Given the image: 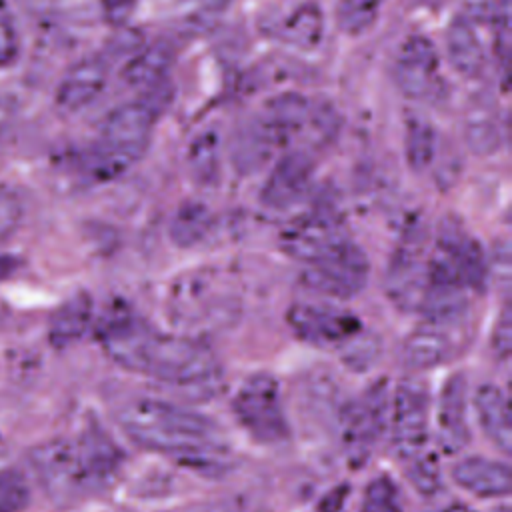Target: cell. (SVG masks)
I'll list each match as a JSON object with an SVG mask.
<instances>
[{"label": "cell", "instance_id": "cell-25", "mask_svg": "<svg viewBox=\"0 0 512 512\" xmlns=\"http://www.w3.org/2000/svg\"><path fill=\"white\" fill-rule=\"evenodd\" d=\"M92 322V298L86 292H78L64 300L52 314L48 324L50 342L58 348L70 346L80 340Z\"/></svg>", "mask_w": 512, "mask_h": 512}, {"label": "cell", "instance_id": "cell-26", "mask_svg": "<svg viewBox=\"0 0 512 512\" xmlns=\"http://www.w3.org/2000/svg\"><path fill=\"white\" fill-rule=\"evenodd\" d=\"M188 172L200 186H216L222 172V140L214 128H204L190 138L186 150Z\"/></svg>", "mask_w": 512, "mask_h": 512}, {"label": "cell", "instance_id": "cell-37", "mask_svg": "<svg viewBox=\"0 0 512 512\" xmlns=\"http://www.w3.org/2000/svg\"><path fill=\"white\" fill-rule=\"evenodd\" d=\"M18 54V36L14 24L6 14L0 12V68L14 62Z\"/></svg>", "mask_w": 512, "mask_h": 512}, {"label": "cell", "instance_id": "cell-13", "mask_svg": "<svg viewBox=\"0 0 512 512\" xmlns=\"http://www.w3.org/2000/svg\"><path fill=\"white\" fill-rule=\"evenodd\" d=\"M428 256L422 232L412 230L394 250L386 274V294L404 312H418L426 282H428Z\"/></svg>", "mask_w": 512, "mask_h": 512}, {"label": "cell", "instance_id": "cell-15", "mask_svg": "<svg viewBox=\"0 0 512 512\" xmlns=\"http://www.w3.org/2000/svg\"><path fill=\"white\" fill-rule=\"evenodd\" d=\"M464 322L422 320L402 342V362L414 370H430L450 362L462 348Z\"/></svg>", "mask_w": 512, "mask_h": 512}, {"label": "cell", "instance_id": "cell-4", "mask_svg": "<svg viewBox=\"0 0 512 512\" xmlns=\"http://www.w3.org/2000/svg\"><path fill=\"white\" fill-rule=\"evenodd\" d=\"M30 462L44 492L60 504L100 490L76 440L56 438L36 446Z\"/></svg>", "mask_w": 512, "mask_h": 512}, {"label": "cell", "instance_id": "cell-21", "mask_svg": "<svg viewBox=\"0 0 512 512\" xmlns=\"http://www.w3.org/2000/svg\"><path fill=\"white\" fill-rule=\"evenodd\" d=\"M450 474L460 488L478 498H502L510 494L512 474L506 462L484 456H466L452 466Z\"/></svg>", "mask_w": 512, "mask_h": 512}, {"label": "cell", "instance_id": "cell-5", "mask_svg": "<svg viewBox=\"0 0 512 512\" xmlns=\"http://www.w3.org/2000/svg\"><path fill=\"white\" fill-rule=\"evenodd\" d=\"M232 410L242 428L260 444H280L290 436L280 384L266 372L244 380L232 398Z\"/></svg>", "mask_w": 512, "mask_h": 512}, {"label": "cell", "instance_id": "cell-36", "mask_svg": "<svg viewBox=\"0 0 512 512\" xmlns=\"http://www.w3.org/2000/svg\"><path fill=\"white\" fill-rule=\"evenodd\" d=\"M510 344H512V318H510V306L504 304L500 310V316L496 320L494 334H492V346H494L496 356L508 358Z\"/></svg>", "mask_w": 512, "mask_h": 512}, {"label": "cell", "instance_id": "cell-24", "mask_svg": "<svg viewBox=\"0 0 512 512\" xmlns=\"http://www.w3.org/2000/svg\"><path fill=\"white\" fill-rule=\"evenodd\" d=\"M172 64V50L166 44H150L136 50L122 68V80L136 90H150L162 84Z\"/></svg>", "mask_w": 512, "mask_h": 512}, {"label": "cell", "instance_id": "cell-10", "mask_svg": "<svg viewBox=\"0 0 512 512\" xmlns=\"http://www.w3.org/2000/svg\"><path fill=\"white\" fill-rule=\"evenodd\" d=\"M290 330L314 346L344 348L362 332V322L346 308L328 302H296L286 312Z\"/></svg>", "mask_w": 512, "mask_h": 512}, {"label": "cell", "instance_id": "cell-17", "mask_svg": "<svg viewBox=\"0 0 512 512\" xmlns=\"http://www.w3.org/2000/svg\"><path fill=\"white\" fill-rule=\"evenodd\" d=\"M446 58L462 78H480L488 66V46L480 32V22L470 14H456L446 26Z\"/></svg>", "mask_w": 512, "mask_h": 512}, {"label": "cell", "instance_id": "cell-23", "mask_svg": "<svg viewBox=\"0 0 512 512\" xmlns=\"http://www.w3.org/2000/svg\"><path fill=\"white\" fill-rule=\"evenodd\" d=\"M474 410L486 438L504 454L512 452V426L508 396L496 384H482L474 392Z\"/></svg>", "mask_w": 512, "mask_h": 512}, {"label": "cell", "instance_id": "cell-18", "mask_svg": "<svg viewBox=\"0 0 512 512\" xmlns=\"http://www.w3.org/2000/svg\"><path fill=\"white\" fill-rule=\"evenodd\" d=\"M108 64L100 56L82 58L72 64L56 88V106L66 114L88 108L106 88Z\"/></svg>", "mask_w": 512, "mask_h": 512}, {"label": "cell", "instance_id": "cell-29", "mask_svg": "<svg viewBox=\"0 0 512 512\" xmlns=\"http://www.w3.org/2000/svg\"><path fill=\"white\" fill-rule=\"evenodd\" d=\"M386 0H336V24L346 36L366 34L378 20Z\"/></svg>", "mask_w": 512, "mask_h": 512}, {"label": "cell", "instance_id": "cell-40", "mask_svg": "<svg viewBox=\"0 0 512 512\" xmlns=\"http://www.w3.org/2000/svg\"><path fill=\"white\" fill-rule=\"evenodd\" d=\"M432 512H476V510H472V508L466 506V504L454 502V504H446V506H442V508H436V510H432Z\"/></svg>", "mask_w": 512, "mask_h": 512}, {"label": "cell", "instance_id": "cell-27", "mask_svg": "<svg viewBox=\"0 0 512 512\" xmlns=\"http://www.w3.org/2000/svg\"><path fill=\"white\" fill-rule=\"evenodd\" d=\"M212 228V212L204 202H182L168 224V236L178 248H192L200 244Z\"/></svg>", "mask_w": 512, "mask_h": 512}, {"label": "cell", "instance_id": "cell-8", "mask_svg": "<svg viewBox=\"0 0 512 512\" xmlns=\"http://www.w3.org/2000/svg\"><path fill=\"white\" fill-rule=\"evenodd\" d=\"M430 394L422 380L402 378L390 406V434L400 458L406 462L424 454L428 442Z\"/></svg>", "mask_w": 512, "mask_h": 512}, {"label": "cell", "instance_id": "cell-31", "mask_svg": "<svg viewBox=\"0 0 512 512\" xmlns=\"http://www.w3.org/2000/svg\"><path fill=\"white\" fill-rule=\"evenodd\" d=\"M360 512H402V500L396 482L386 474L372 478L364 488Z\"/></svg>", "mask_w": 512, "mask_h": 512}, {"label": "cell", "instance_id": "cell-28", "mask_svg": "<svg viewBox=\"0 0 512 512\" xmlns=\"http://www.w3.org/2000/svg\"><path fill=\"white\" fill-rule=\"evenodd\" d=\"M438 148V134L434 124L420 114H412L404 124V156L412 172L430 168Z\"/></svg>", "mask_w": 512, "mask_h": 512}, {"label": "cell", "instance_id": "cell-35", "mask_svg": "<svg viewBox=\"0 0 512 512\" xmlns=\"http://www.w3.org/2000/svg\"><path fill=\"white\" fill-rule=\"evenodd\" d=\"M98 8H100V16L112 24V26H126L128 20L132 18L138 0H96Z\"/></svg>", "mask_w": 512, "mask_h": 512}, {"label": "cell", "instance_id": "cell-12", "mask_svg": "<svg viewBox=\"0 0 512 512\" xmlns=\"http://www.w3.org/2000/svg\"><path fill=\"white\" fill-rule=\"evenodd\" d=\"M388 396L382 382L372 384L360 396L348 402L340 416L342 440L352 462H362L374 444L378 442L382 430L386 428Z\"/></svg>", "mask_w": 512, "mask_h": 512}, {"label": "cell", "instance_id": "cell-20", "mask_svg": "<svg viewBox=\"0 0 512 512\" xmlns=\"http://www.w3.org/2000/svg\"><path fill=\"white\" fill-rule=\"evenodd\" d=\"M466 378L452 374L438 398V440L446 452H458L470 440L468 418H466Z\"/></svg>", "mask_w": 512, "mask_h": 512}, {"label": "cell", "instance_id": "cell-32", "mask_svg": "<svg viewBox=\"0 0 512 512\" xmlns=\"http://www.w3.org/2000/svg\"><path fill=\"white\" fill-rule=\"evenodd\" d=\"M30 502L26 478L12 468L0 470V512H22Z\"/></svg>", "mask_w": 512, "mask_h": 512}, {"label": "cell", "instance_id": "cell-2", "mask_svg": "<svg viewBox=\"0 0 512 512\" xmlns=\"http://www.w3.org/2000/svg\"><path fill=\"white\" fill-rule=\"evenodd\" d=\"M116 420L134 444L196 470L222 472L228 464V442L222 428L180 404L138 396L118 408Z\"/></svg>", "mask_w": 512, "mask_h": 512}, {"label": "cell", "instance_id": "cell-34", "mask_svg": "<svg viewBox=\"0 0 512 512\" xmlns=\"http://www.w3.org/2000/svg\"><path fill=\"white\" fill-rule=\"evenodd\" d=\"M22 214L24 210L18 194L8 186H0V246L16 234Z\"/></svg>", "mask_w": 512, "mask_h": 512}, {"label": "cell", "instance_id": "cell-9", "mask_svg": "<svg viewBox=\"0 0 512 512\" xmlns=\"http://www.w3.org/2000/svg\"><path fill=\"white\" fill-rule=\"evenodd\" d=\"M392 74L398 90L416 102H432L442 94L440 54L424 34H410L398 46Z\"/></svg>", "mask_w": 512, "mask_h": 512}, {"label": "cell", "instance_id": "cell-16", "mask_svg": "<svg viewBox=\"0 0 512 512\" xmlns=\"http://www.w3.org/2000/svg\"><path fill=\"white\" fill-rule=\"evenodd\" d=\"M312 100L296 90L280 92L268 98L260 112L254 114V120L274 144L276 150L290 148L294 142L300 140L308 114H310Z\"/></svg>", "mask_w": 512, "mask_h": 512}, {"label": "cell", "instance_id": "cell-39", "mask_svg": "<svg viewBox=\"0 0 512 512\" xmlns=\"http://www.w3.org/2000/svg\"><path fill=\"white\" fill-rule=\"evenodd\" d=\"M12 118H14V100L6 90L0 88V136L8 130Z\"/></svg>", "mask_w": 512, "mask_h": 512}, {"label": "cell", "instance_id": "cell-1", "mask_svg": "<svg viewBox=\"0 0 512 512\" xmlns=\"http://www.w3.org/2000/svg\"><path fill=\"white\" fill-rule=\"evenodd\" d=\"M98 338L116 364L164 386L210 390L220 380V362L204 342L162 334L124 304L104 312Z\"/></svg>", "mask_w": 512, "mask_h": 512}, {"label": "cell", "instance_id": "cell-19", "mask_svg": "<svg viewBox=\"0 0 512 512\" xmlns=\"http://www.w3.org/2000/svg\"><path fill=\"white\" fill-rule=\"evenodd\" d=\"M220 298L216 290V278L210 270H196L180 276L174 282L170 294V308L172 316L184 324L202 322V318H210L220 314Z\"/></svg>", "mask_w": 512, "mask_h": 512}, {"label": "cell", "instance_id": "cell-6", "mask_svg": "<svg viewBox=\"0 0 512 512\" xmlns=\"http://www.w3.org/2000/svg\"><path fill=\"white\" fill-rule=\"evenodd\" d=\"M368 278L370 260L352 240L322 256L320 260L302 264L300 272V282L306 290L336 300L358 296L364 290Z\"/></svg>", "mask_w": 512, "mask_h": 512}, {"label": "cell", "instance_id": "cell-30", "mask_svg": "<svg viewBox=\"0 0 512 512\" xmlns=\"http://www.w3.org/2000/svg\"><path fill=\"white\" fill-rule=\"evenodd\" d=\"M228 0H180L176 6V22L182 30L200 34L214 28L224 16Z\"/></svg>", "mask_w": 512, "mask_h": 512}, {"label": "cell", "instance_id": "cell-11", "mask_svg": "<svg viewBox=\"0 0 512 512\" xmlns=\"http://www.w3.org/2000/svg\"><path fill=\"white\" fill-rule=\"evenodd\" d=\"M342 218L330 210H312L292 220L280 234V248L300 264H310L346 244Z\"/></svg>", "mask_w": 512, "mask_h": 512}, {"label": "cell", "instance_id": "cell-3", "mask_svg": "<svg viewBox=\"0 0 512 512\" xmlns=\"http://www.w3.org/2000/svg\"><path fill=\"white\" fill-rule=\"evenodd\" d=\"M156 112L142 100L124 102L110 110L100 128L94 160L104 176H118L142 158L152 138Z\"/></svg>", "mask_w": 512, "mask_h": 512}, {"label": "cell", "instance_id": "cell-38", "mask_svg": "<svg viewBox=\"0 0 512 512\" xmlns=\"http://www.w3.org/2000/svg\"><path fill=\"white\" fill-rule=\"evenodd\" d=\"M344 500H346V490L344 488H334L324 496L316 512H342L344 510Z\"/></svg>", "mask_w": 512, "mask_h": 512}, {"label": "cell", "instance_id": "cell-14", "mask_svg": "<svg viewBox=\"0 0 512 512\" xmlns=\"http://www.w3.org/2000/svg\"><path fill=\"white\" fill-rule=\"evenodd\" d=\"M316 160L310 150L300 146H290L274 162L268 178L260 190L262 206L270 210H286L300 202V198L310 188L314 178Z\"/></svg>", "mask_w": 512, "mask_h": 512}, {"label": "cell", "instance_id": "cell-33", "mask_svg": "<svg viewBox=\"0 0 512 512\" xmlns=\"http://www.w3.org/2000/svg\"><path fill=\"white\" fill-rule=\"evenodd\" d=\"M408 480L424 496H432L442 486V476L438 462L432 454H420L408 460Z\"/></svg>", "mask_w": 512, "mask_h": 512}, {"label": "cell", "instance_id": "cell-22", "mask_svg": "<svg viewBox=\"0 0 512 512\" xmlns=\"http://www.w3.org/2000/svg\"><path fill=\"white\" fill-rule=\"evenodd\" d=\"M464 142L476 156H490L498 152L504 140L498 106L488 96L474 98L462 118Z\"/></svg>", "mask_w": 512, "mask_h": 512}, {"label": "cell", "instance_id": "cell-7", "mask_svg": "<svg viewBox=\"0 0 512 512\" xmlns=\"http://www.w3.org/2000/svg\"><path fill=\"white\" fill-rule=\"evenodd\" d=\"M258 28L272 42L308 52L322 44L326 18L316 0H278L260 12Z\"/></svg>", "mask_w": 512, "mask_h": 512}]
</instances>
